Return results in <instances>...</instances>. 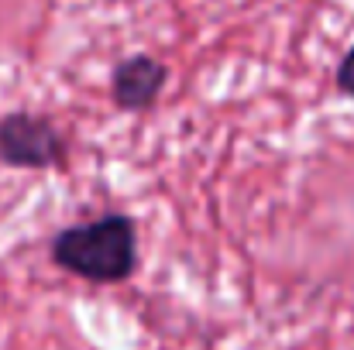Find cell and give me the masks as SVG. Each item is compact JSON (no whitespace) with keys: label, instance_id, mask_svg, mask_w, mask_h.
Instances as JSON below:
<instances>
[{"label":"cell","instance_id":"1","mask_svg":"<svg viewBox=\"0 0 354 350\" xmlns=\"http://www.w3.org/2000/svg\"><path fill=\"white\" fill-rule=\"evenodd\" d=\"M52 261L86 282L114 285L138 268V231L124 213H104L93 224H76L52 237Z\"/></svg>","mask_w":354,"mask_h":350},{"label":"cell","instance_id":"2","mask_svg":"<svg viewBox=\"0 0 354 350\" xmlns=\"http://www.w3.org/2000/svg\"><path fill=\"white\" fill-rule=\"evenodd\" d=\"M66 162H69V141L48 117L31 110H10L0 117V165L52 172L66 168Z\"/></svg>","mask_w":354,"mask_h":350},{"label":"cell","instance_id":"3","mask_svg":"<svg viewBox=\"0 0 354 350\" xmlns=\"http://www.w3.org/2000/svg\"><path fill=\"white\" fill-rule=\"evenodd\" d=\"M165 79H169V69L162 59L155 55H127L124 62H118L114 76H111V100L118 110L127 114H138V110H148L158 93L165 90Z\"/></svg>","mask_w":354,"mask_h":350},{"label":"cell","instance_id":"4","mask_svg":"<svg viewBox=\"0 0 354 350\" xmlns=\"http://www.w3.org/2000/svg\"><path fill=\"white\" fill-rule=\"evenodd\" d=\"M334 83L344 97H354V45L344 52V59L337 62V72H334Z\"/></svg>","mask_w":354,"mask_h":350}]
</instances>
